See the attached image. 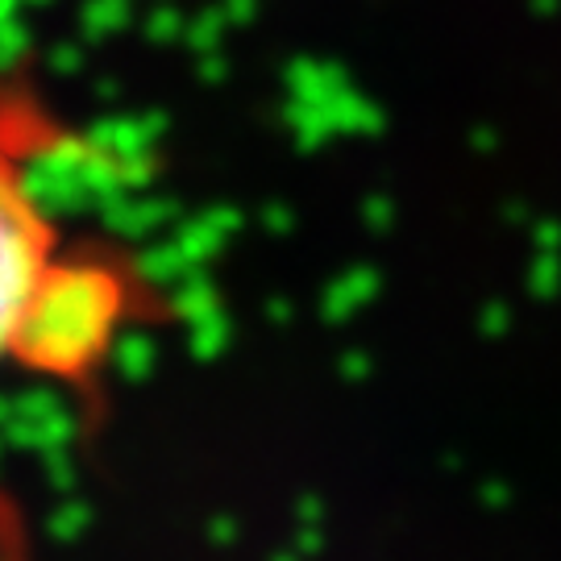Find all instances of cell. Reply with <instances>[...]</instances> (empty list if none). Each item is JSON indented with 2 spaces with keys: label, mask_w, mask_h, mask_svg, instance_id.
I'll list each match as a JSON object with an SVG mask.
<instances>
[{
  "label": "cell",
  "mask_w": 561,
  "mask_h": 561,
  "mask_svg": "<svg viewBox=\"0 0 561 561\" xmlns=\"http://www.w3.org/2000/svg\"><path fill=\"white\" fill-rule=\"evenodd\" d=\"M71 146L50 101L0 67V375L88 387L129 329L154 321L159 300L117 245L50 217L38 171Z\"/></svg>",
  "instance_id": "6da1fadb"
}]
</instances>
